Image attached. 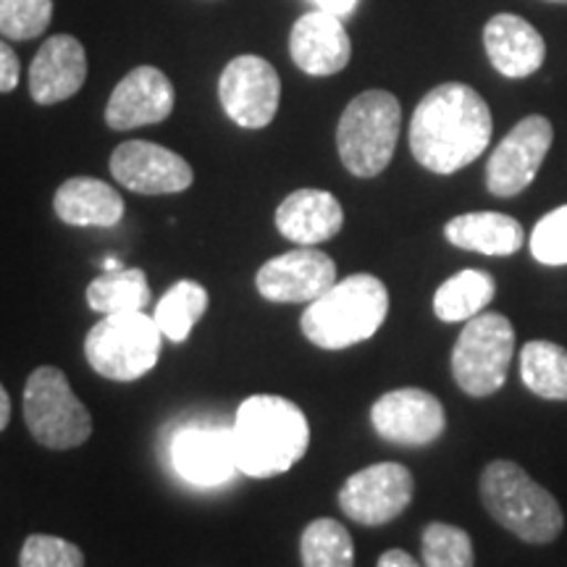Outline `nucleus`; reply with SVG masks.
Instances as JSON below:
<instances>
[{
    "instance_id": "nucleus-28",
    "label": "nucleus",
    "mask_w": 567,
    "mask_h": 567,
    "mask_svg": "<svg viewBox=\"0 0 567 567\" xmlns=\"http://www.w3.org/2000/svg\"><path fill=\"white\" fill-rule=\"evenodd\" d=\"M423 567H473V542L463 528L429 523L423 528Z\"/></svg>"
},
{
    "instance_id": "nucleus-4",
    "label": "nucleus",
    "mask_w": 567,
    "mask_h": 567,
    "mask_svg": "<svg viewBox=\"0 0 567 567\" xmlns=\"http://www.w3.org/2000/svg\"><path fill=\"white\" fill-rule=\"evenodd\" d=\"M481 499L488 515L528 544H549L565 526L563 507L517 463L494 460L481 476Z\"/></svg>"
},
{
    "instance_id": "nucleus-2",
    "label": "nucleus",
    "mask_w": 567,
    "mask_h": 567,
    "mask_svg": "<svg viewBox=\"0 0 567 567\" xmlns=\"http://www.w3.org/2000/svg\"><path fill=\"white\" fill-rule=\"evenodd\" d=\"M237 465L250 478H274L300 463L310 444V425L287 396L255 394L239 405L231 423Z\"/></svg>"
},
{
    "instance_id": "nucleus-25",
    "label": "nucleus",
    "mask_w": 567,
    "mask_h": 567,
    "mask_svg": "<svg viewBox=\"0 0 567 567\" xmlns=\"http://www.w3.org/2000/svg\"><path fill=\"white\" fill-rule=\"evenodd\" d=\"M520 379L542 400L567 402V350L534 339L520 352Z\"/></svg>"
},
{
    "instance_id": "nucleus-27",
    "label": "nucleus",
    "mask_w": 567,
    "mask_h": 567,
    "mask_svg": "<svg viewBox=\"0 0 567 567\" xmlns=\"http://www.w3.org/2000/svg\"><path fill=\"white\" fill-rule=\"evenodd\" d=\"M302 567H352L354 544L350 530L334 517H318L302 530Z\"/></svg>"
},
{
    "instance_id": "nucleus-22",
    "label": "nucleus",
    "mask_w": 567,
    "mask_h": 567,
    "mask_svg": "<svg viewBox=\"0 0 567 567\" xmlns=\"http://www.w3.org/2000/svg\"><path fill=\"white\" fill-rule=\"evenodd\" d=\"M444 237L455 247H460V250L494 255V258L515 255L523 247V243H526L523 226L513 216L494 210L455 216L444 226Z\"/></svg>"
},
{
    "instance_id": "nucleus-34",
    "label": "nucleus",
    "mask_w": 567,
    "mask_h": 567,
    "mask_svg": "<svg viewBox=\"0 0 567 567\" xmlns=\"http://www.w3.org/2000/svg\"><path fill=\"white\" fill-rule=\"evenodd\" d=\"M316 6L326 13H334V17H347V13L354 11L358 0H316Z\"/></svg>"
},
{
    "instance_id": "nucleus-13",
    "label": "nucleus",
    "mask_w": 567,
    "mask_h": 567,
    "mask_svg": "<svg viewBox=\"0 0 567 567\" xmlns=\"http://www.w3.org/2000/svg\"><path fill=\"white\" fill-rule=\"evenodd\" d=\"M375 434L392 444L425 446L444 434L446 415L442 402L425 389H394L371 408Z\"/></svg>"
},
{
    "instance_id": "nucleus-23",
    "label": "nucleus",
    "mask_w": 567,
    "mask_h": 567,
    "mask_svg": "<svg viewBox=\"0 0 567 567\" xmlns=\"http://www.w3.org/2000/svg\"><path fill=\"white\" fill-rule=\"evenodd\" d=\"M496 284L492 274L465 268L455 276H450L434 295V313L444 323L471 321L478 313H484L486 305L494 300Z\"/></svg>"
},
{
    "instance_id": "nucleus-15",
    "label": "nucleus",
    "mask_w": 567,
    "mask_h": 567,
    "mask_svg": "<svg viewBox=\"0 0 567 567\" xmlns=\"http://www.w3.org/2000/svg\"><path fill=\"white\" fill-rule=\"evenodd\" d=\"M258 292L271 302H313L337 284V264L316 247L276 255L258 271Z\"/></svg>"
},
{
    "instance_id": "nucleus-26",
    "label": "nucleus",
    "mask_w": 567,
    "mask_h": 567,
    "mask_svg": "<svg viewBox=\"0 0 567 567\" xmlns=\"http://www.w3.org/2000/svg\"><path fill=\"white\" fill-rule=\"evenodd\" d=\"M205 310H208V289L197 281L182 279L161 297L153 318L163 337L172 342H187L189 331Z\"/></svg>"
},
{
    "instance_id": "nucleus-8",
    "label": "nucleus",
    "mask_w": 567,
    "mask_h": 567,
    "mask_svg": "<svg viewBox=\"0 0 567 567\" xmlns=\"http://www.w3.org/2000/svg\"><path fill=\"white\" fill-rule=\"evenodd\" d=\"M515 354V329L502 313H478L460 331L452 350V375L471 396L499 392Z\"/></svg>"
},
{
    "instance_id": "nucleus-17",
    "label": "nucleus",
    "mask_w": 567,
    "mask_h": 567,
    "mask_svg": "<svg viewBox=\"0 0 567 567\" xmlns=\"http://www.w3.org/2000/svg\"><path fill=\"white\" fill-rule=\"evenodd\" d=\"M289 53L305 74L331 76L350 63L352 42L339 17L318 9L295 21Z\"/></svg>"
},
{
    "instance_id": "nucleus-19",
    "label": "nucleus",
    "mask_w": 567,
    "mask_h": 567,
    "mask_svg": "<svg viewBox=\"0 0 567 567\" xmlns=\"http://www.w3.org/2000/svg\"><path fill=\"white\" fill-rule=\"evenodd\" d=\"M484 48L492 66L507 80L536 74L547 59V42L530 21L515 13H496L484 30Z\"/></svg>"
},
{
    "instance_id": "nucleus-24",
    "label": "nucleus",
    "mask_w": 567,
    "mask_h": 567,
    "mask_svg": "<svg viewBox=\"0 0 567 567\" xmlns=\"http://www.w3.org/2000/svg\"><path fill=\"white\" fill-rule=\"evenodd\" d=\"M153 300L151 284L142 268H122V271H103L87 287V305L95 313H134L145 310Z\"/></svg>"
},
{
    "instance_id": "nucleus-31",
    "label": "nucleus",
    "mask_w": 567,
    "mask_h": 567,
    "mask_svg": "<svg viewBox=\"0 0 567 567\" xmlns=\"http://www.w3.org/2000/svg\"><path fill=\"white\" fill-rule=\"evenodd\" d=\"M530 252L544 266H567V205L547 213L534 226Z\"/></svg>"
},
{
    "instance_id": "nucleus-6",
    "label": "nucleus",
    "mask_w": 567,
    "mask_h": 567,
    "mask_svg": "<svg viewBox=\"0 0 567 567\" xmlns=\"http://www.w3.org/2000/svg\"><path fill=\"white\" fill-rule=\"evenodd\" d=\"M161 329L142 310L103 316L84 339V358L92 371L111 381H137L161 358Z\"/></svg>"
},
{
    "instance_id": "nucleus-7",
    "label": "nucleus",
    "mask_w": 567,
    "mask_h": 567,
    "mask_svg": "<svg viewBox=\"0 0 567 567\" xmlns=\"http://www.w3.org/2000/svg\"><path fill=\"white\" fill-rule=\"evenodd\" d=\"M24 421L30 434L48 450H71L92 434V415L71 392L66 373L40 365L24 384Z\"/></svg>"
},
{
    "instance_id": "nucleus-5",
    "label": "nucleus",
    "mask_w": 567,
    "mask_h": 567,
    "mask_svg": "<svg viewBox=\"0 0 567 567\" xmlns=\"http://www.w3.org/2000/svg\"><path fill=\"white\" fill-rule=\"evenodd\" d=\"M402 109L386 90L360 92L337 126V147L344 168L360 179L379 176L394 158Z\"/></svg>"
},
{
    "instance_id": "nucleus-1",
    "label": "nucleus",
    "mask_w": 567,
    "mask_h": 567,
    "mask_svg": "<svg viewBox=\"0 0 567 567\" xmlns=\"http://www.w3.org/2000/svg\"><path fill=\"white\" fill-rule=\"evenodd\" d=\"M492 132V111L484 97L467 84L446 82L417 103L410 122V151L423 168L446 176L481 158Z\"/></svg>"
},
{
    "instance_id": "nucleus-21",
    "label": "nucleus",
    "mask_w": 567,
    "mask_h": 567,
    "mask_svg": "<svg viewBox=\"0 0 567 567\" xmlns=\"http://www.w3.org/2000/svg\"><path fill=\"white\" fill-rule=\"evenodd\" d=\"M53 210L69 226H116L124 218V197L101 179L74 176L55 189Z\"/></svg>"
},
{
    "instance_id": "nucleus-30",
    "label": "nucleus",
    "mask_w": 567,
    "mask_h": 567,
    "mask_svg": "<svg viewBox=\"0 0 567 567\" xmlns=\"http://www.w3.org/2000/svg\"><path fill=\"white\" fill-rule=\"evenodd\" d=\"M19 567H84V555L66 538L32 534L21 547Z\"/></svg>"
},
{
    "instance_id": "nucleus-14",
    "label": "nucleus",
    "mask_w": 567,
    "mask_h": 567,
    "mask_svg": "<svg viewBox=\"0 0 567 567\" xmlns=\"http://www.w3.org/2000/svg\"><path fill=\"white\" fill-rule=\"evenodd\" d=\"M176 473L193 486H221L239 471L231 425L193 423L172 442Z\"/></svg>"
},
{
    "instance_id": "nucleus-36",
    "label": "nucleus",
    "mask_w": 567,
    "mask_h": 567,
    "mask_svg": "<svg viewBox=\"0 0 567 567\" xmlns=\"http://www.w3.org/2000/svg\"><path fill=\"white\" fill-rule=\"evenodd\" d=\"M122 268H126L124 264H122V258H105L103 260V271H122Z\"/></svg>"
},
{
    "instance_id": "nucleus-18",
    "label": "nucleus",
    "mask_w": 567,
    "mask_h": 567,
    "mask_svg": "<svg viewBox=\"0 0 567 567\" xmlns=\"http://www.w3.org/2000/svg\"><path fill=\"white\" fill-rule=\"evenodd\" d=\"M87 80V53L71 34H55L34 55L30 66V95L38 105L69 101Z\"/></svg>"
},
{
    "instance_id": "nucleus-32",
    "label": "nucleus",
    "mask_w": 567,
    "mask_h": 567,
    "mask_svg": "<svg viewBox=\"0 0 567 567\" xmlns=\"http://www.w3.org/2000/svg\"><path fill=\"white\" fill-rule=\"evenodd\" d=\"M19 55L13 53L9 42L0 40V92H13L19 84Z\"/></svg>"
},
{
    "instance_id": "nucleus-35",
    "label": "nucleus",
    "mask_w": 567,
    "mask_h": 567,
    "mask_svg": "<svg viewBox=\"0 0 567 567\" xmlns=\"http://www.w3.org/2000/svg\"><path fill=\"white\" fill-rule=\"evenodd\" d=\"M9 421H11V396L3 389V384H0V431L9 425Z\"/></svg>"
},
{
    "instance_id": "nucleus-37",
    "label": "nucleus",
    "mask_w": 567,
    "mask_h": 567,
    "mask_svg": "<svg viewBox=\"0 0 567 567\" xmlns=\"http://www.w3.org/2000/svg\"><path fill=\"white\" fill-rule=\"evenodd\" d=\"M549 3H567V0H549Z\"/></svg>"
},
{
    "instance_id": "nucleus-29",
    "label": "nucleus",
    "mask_w": 567,
    "mask_h": 567,
    "mask_svg": "<svg viewBox=\"0 0 567 567\" xmlns=\"http://www.w3.org/2000/svg\"><path fill=\"white\" fill-rule=\"evenodd\" d=\"M53 0H0V34L9 40H32L48 30Z\"/></svg>"
},
{
    "instance_id": "nucleus-20",
    "label": "nucleus",
    "mask_w": 567,
    "mask_h": 567,
    "mask_svg": "<svg viewBox=\"0 0 567 567\" xmlns=\"http://www.w3.org/2000/svg\"><path fill=\"white\" fill-rule=\"evenodd\" d=\"M342 224V203L326 189H297L276 208V229L300 247H313L337 237Z\"/></svg>"
},
{
    "instance_id": "nucleus-11",
    "label": "nucleus",
    "mask_w": 567,
    "mask_h": 567,
    "mask_svg": "<svg viewBox=\"0 0 567 567\" xmlns=\"http://www.w3.org/2000/svg\"><path fill=\"white\" fill-rule=\"evenodd\" d=\"M555 130L549 118L526 116L513 126L486 163V187L494 197H515L536 179L547 158Z\"/></svg>"
},
{
    "instance_id": "nucleus-10",
    "label": "nucleus",
    "mask_w": 567,
    "mask_h": 567,
    "mask_svg": "<svg viewBox=\"0 0 567 567\" xmlns=\"http://www.w3.org/2000/svg\"><path fill=\"white\" fill-rule=\"evenodd\" d=\"M218 97L226 116L243 130H264L281 103L279 71L260 55H237L218 80Z\"/></svg>"
},
{
    "instance_id": "nucleus-33",
    "label": "nucleus",
    "mask_w": 567,
    "mask_h": 567,
    "mask_svg": "<svg viewBox=\"0 0 567 567\" xmlns=\"http://www.w3.org/2000/svg\"><path fill=\"white\" fill-rule=\"evenodd\" d=\"M375 567H421L415 557H410L405 549H389L379 557V565Z\"/></svg>"
},
{
    "instance_id": "nucleus-12",
    "label": "nucleus",
    "mask_w": 567,
    "mask_h": 567,
    "mask_svg": "<svg viewBox=\"0 0 567 567\" xmlns=\"http://www.w3.org/2000/svg\"><path fill=\"white\" fill-rule=\"evenodd\" d=\"M111 174L140 195H174L193 187V166L179 153L145 140H130L111 155Z\"/></svg>"
},
{
    "instance_id": "nucleus-9",
    "label": "nucleus",
    "mask_w": 567,
    "mask_h": 567,
    "mask_svg": "<svg viewBox=\"0 0 567 567\" xmlns=\"http://www.w3.org/2000/svg\"><path fill=\"white\" fill-rule=\"evenodd\" d=\"M415 494L413 473L400 463L368 465L339 488V507L360 526H386L405 513Z\"/></svg>"
},
{
    "instance_id": "nucleus-16",
    "label": "nucleus",
    "mask_w": 567,
    "mask_h": 567,
    "mask_svg": "<svg viewBox=\"0 0 567 567\" xmlns=\"http://www.w3.org/2000/svg\"><path fill=\"white\" fill-rule=\"evenodd\" d=\"M174 103L172 80L155 66H137L113 87L105 105V124L113 132L161 124L172 116Z\"/></svg>"
},
{
    "instance_id": "nucleus-3",
    "label": "nucleus",
    "mask_w": 567,
    "mask_h": 567,
    "mask_svg": "<svg viewBox=\"0 0 567 567\" xmlns=\"http://www.w3.org/2000/svg\"><path fill=\"white\" fill-rule=\"evenodd\" d=\"M389 313L384 281L371 274H352L308 305L302 313V334L321 350H347L365 342Z\"/></svg>"
}]
</instances>
